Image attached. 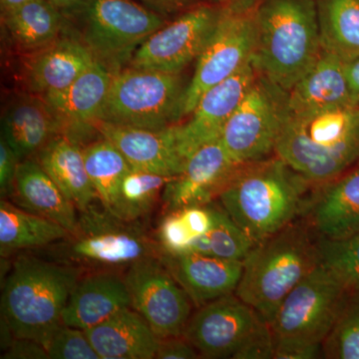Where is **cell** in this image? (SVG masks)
<instances>
[{"instance_id": "6da1fadb", "label": "cell", "mask_w": 359, "mask_h": 359, "mask_svg": "<svg viewBox=\"0 0 359 359\" xmlns=\"http://www.w3.org/2000/svg\"><path fill=\"white\" fill-rule=\"evenodd\" d=\"M311 186L276 156L243 165L218 198L226 214L257 245L306 212Z\"/></svg>"}, {"instance_id": "7a4b0ae2", "label": "cell", "mask_w": 359, "mask_h": 359, "mask_svg": "<svg viewBox=\"0 0 359 359\" xmlns=\"http://www.w3.org/2000/svg\"><path fill=\"white\" fill-rule=\"evenodd\" d=\"M275 153L314 186L337 178L359 161V105L290 112Z\"/></svg>"}, {"instance_id": "3957f363", "label": "cell", "mask_w": 359, "mask_h": 359, "mask_svg": "<svg viewBox=\"0 0 359 359\" xmlns=\"http://www.w3.org/2000/svg\"><path fill=\"white\" fill-rule=\"evenodd\" d=\"M255 13L252 65L259 75L290 91L320 53L316 0H259Z\"/></svg>"}, {"instance_id": "277c9868", "label": "cell", "mask_w": 359, "mask_h": 359, "mask_svg": "<svg viewBox=\"0 0 359 359\" xmlns=\"http://www.w3.org/2000/svg\"><path fill=\"white\" fill-rule=\"evenodd\" d=\"M311 226L290 224L257 244L244 259L235 294L271 323L290 292L320 264Z\"/></svg>"}, {"instance_id": "5b68a950", "label": "cell", "mask_w": 359, "mask_h": 359, "mask_svg": "<svg viewBox=\"0 0 359 359\" xmlns=\"http://www.w3.org/2000/svg\"><path fill=\"white\" fill-rule=\"evenodd\" d=\"M78 280L77 269L20 257L2 290V318L9 332L15 339L35 340L45 347L62 325L63 311Z\"/></svg>"}, {"instance_id": "8992f818", "label": "cell", "mask_w": 359, "mask_h": 359, "mask_svg": "<svg viewBox=\"0 0 359 359\" xmlns=\"http://www.w3.org/2000/svg\"><path fill=\"white\" fill-rule=\"evenodd\" d=\"M184 87L177 73L130 66L116 71L98 121L161 130L179 121Z\"/></svg>"}, {"instance_id": "52a82bcc", "label": "cell", "mask_w": 359, "mask_h": 359, "mask_svg": "<svg viewBox=\"0 0 359 359\" xmlns=\"http://www.w3.org/2000/svg\"><path fill=\"white\" fill-rule=\"evenodd\" d=\"M71 13L80 18V40L115 72L167 23L162 14L135 0H85Z\"/></svg>"}, {"instance_id": "ba28073f", "label": "cell", "mask_w": 359, "mask_h": 359, "mask_svg": "<svg viewBox=\"0 0 359 359\" xmlns=\"http://www.w3.org/2000/svg\"><path fill=\"white\" fill-rule=\"evenodd\" d=\"M289 115V91L257 73L219 141L238 165L266 159L275 152Z\"/></svg>"}, {"instance_id": "9c48e42d", "label": "cell", "mask_w": 359, "mask_h": 359, "mask_svg": "<svg viewBox=\"0 0 359 359\" xmlns=\"http://www.w3.org/2000/svg\"><path fill=\"white\" fill-rule=\"evenodd\" d=\"M349 295L339 276L320 262L285 297L269 323L275 341L323 344Z\"/></svg>"}, {"instance_id": "30bf717a", "label": "cell", "mask_w": 359, "mask_h": 359, "mask_svg": "<svg viewBox=\"0 0 359 359\" xmlns=\"http://www.w3.org/2000/svg\"><path fill=\"white\" fill-rule=\"evenodd\" d=\"M255 8L245 13L223 9L216 30L197 59L192 79L184 91L180 120L193 112L208 90L252 63L257 45Z\"/></svg>"}, {"instance_id": "8fae6325", "label": "cell", "mask_w": 359, "mask_h": 359, "mask_svg": "<svg viewBox=\"0 0 359 359\" xmlns=\"http://www.w3.org/2000/svg\"><path fill=\"white\" fill-rule=\"evenodd\" d=\"M222 13L223 8L212 4L190 7L153 33L135 52L130 66L180 74L204 51Z\"/></svg>"}, {"instance_id": "7c38bea8", "label": "cell", "mask_w": 359, "mask_h": 359, "mask_svg": "<svg viewBox=\"0 0 359 359\" xmlns=\"http://www.w3.org/2000/svg\"><path fill=\"white\" fill-rule=\"evenodd\" d=\"M131 308L160 339L182 337L191 313V299L163 262L154 256L130 264L125 276Z\"/></svg>"}, {"instance_id": "4fadbf2b", "label": "cell", "mask_w": 359, "mask_h": 359, "mask_svg": "<svg viewBox=\"0 0 359 359\" xmlns=\"http://www.w3.org/2000/svg\"><path fill=\"white\" fill-rule=\"evenodd\" d=\"M264 320L236 294L202 306L189 320L183 337L204 358H233Z\"/></svg>"}, {"instance_id": "5bb4252c", "label": "cell", "mask_w": 359, "mask_h": 359, "mask_svg": "<svg viewBox=\"0 0 359 359\" xmlns=\"http://www.w3.org/2000/svg\"><path fill=\"white\" fill-rule=\"evenodd\" d=\"M79 221L76 233L71 236L65 254L75 262L122 266L154 256V248L140 231L123 224L122 219L87 210Z\"/></svg>"}, {"instance_id": "9a60e30c", "label": "cell", "mask_w": 359, "mask_h": 359, "mask_svg": "<svg viewBox=\"0 0 359 359\" xmlns=\"http://www.w3.org/2000/svg\"><path fill=\"white\" fill-rule=\"evenodd\" d=\"M252 63L201 97L190 119L175 124L180 154L186 161L203 146L219 140L224 126L257 77Z\"/></svg>"}, {"instance_id": "2e32d148", "label": "cell", "mask_w": 359, "mask_h": 359, "mask_svg": "<svg viewBox=\"0 0 359 359\" xmlns=\"http://www.w3.org/2000/svg\"><path fill=\"white\" fill-rule=\"evenodd\" d=\"M242 166L231 159L221 141L212 142L187 160L183 171L165 187L163 200L170 212L210 204Z\"/></svg>"}, {"instance_id": "e0dca14e", "label": "cell", "mask_w": 359, "mask_h": 359, "mask_svg": "<svg viewBox=\"0 0 359 359\" xmlns=\"http://www.w3.org/2000/svg\"><path fill=\"white\" fill-rule=\"evenodd\" d=\"M114 73L96 60L69 87L53 95L42 97L57 119L61 134L77 142V136L88 129H95Z\"/></svg>"}, {"instance_id": "ac0fdd59", "label": "cell", "mask_w": 359, "mask_h": 359, "mask_svg": "<svg viewBox=\"0 0 359 359\" xmlns=\"http://www.w3.org/2000/svg\"><path fill=\"white\" fill-rule=\"evenodd\" d=\"M95 130L122 153L134 169L176 177L185 167L187 161L177 145L175 124L150 130L97 122Z\"/></svg>"}, {"instance_id": "d6986e66", "label": "cell", "mask_w": 359, "mask_h": 359, "mask_svg": "<svg viewBox=\"0 0 359 359\" xmlns=\"http://www.w3.org/2000/svg\"><path fill=\"white\" fill-rule=\"evenodd\" d=\"M306 212L318 238L344 241L359 233V167L316 186Z\"/></svg>"}, {"instance_id": "ffe728a7", "label": "cell", "mask_w": 359, "mask_h": 359, "mask_svg": "<svg viewBox=\"0 0 359 359\" xmlns=\"http://www.w3.org/2000/svg\"><path fill=\"white\" fill-rule=\"evenodd\" d=\"M163 263L196 306H202L233 294L242 278L244 263L205 255H168Z\"/></svg>"}, {"instance_id": "44dd1931", "label": "cell", "mask_w": 359, "mask_h": 359, "mask_svg": "<svg viewBox=\"0 0 359 359\" xmlns=\"http://www.w3.org/2000/svg\"><path fill=\"white\" fill-rule=\"evenodd\" d=\"M96 60L81 40L58 37L33 51L25 68L26 82L36 95H53L69 87Z\"/></svg>"}, {"instance_id": "7402d4cb", "label": "cell", "mask_w": 359, "mask_h": 359, "mask_svg": "<svg viewBox=\"0 0 359 359\" xmlns=\"http://www.w3.org/2000/svg\"><path fill=\"white\" fill-rule=\"evenodd\" d=\"M126 308H131V297L125 278L104 271L78 280L63 311L62 323L85 332Z\"/></svg>"}, {"instance_id": "603a6c76", "label": "cell", "mask_w": 359, "mask_h": 359, "mask_svg": "<svg viewBox=\"0 0 359 359\" xmlns=\"http://www.w3.org/2000/svg\"><path fill=\"white\" fill-rule=\"evenodd\" d=\"M353 104L355 103L347 83L346 61L323 48L316 62L289 91L290 113L313 112Z\"/></svg>"}, {"instance_id": "cb8c5ba5", "label": "cell", "mask_w": 359, "mask_h": 359, "mask_svg": "<svg viewBox=\"0 0 359 359\" xmlns=\"http://www.w3.org/2000/svg\"><path fill=\"white\" fill-rule=\"evenodd\" d=\"M18 207L77 233L76 207L44 171L39 161L25 159L18 165L13 190Z\"/></svg>"}, {"instance_id": "d4e9b609", "label": "cell", "mask_w": 359, "mask_h": 359, "mask_svg": "<svg viewBox=\"0 0 359 359\" xmlns=\"http://www.w3.org/2000/svg\"><path fill=\"white\" fill-rule=\"evenodd\" d=\"M85 332L101 359L156 358L160 344L145 318L131 308Z\"/></svg>"}, {"instance_id": "484cf974", "label": "cell", "mask_w": 359, "mask_h": 359, "mask_svg": "<svg viewBox=\"0 0 359 359\" xmlns=\"http://www.w3.org/2000/svg\"><path fill=\"white\" fill-rule=\"evenodd\" d=\"M1 130V138L20 162L39 153L54 136L61 134L57 119L39 95L13 101L2 116Z\"/></svg>"}, {"instance_id": "4316f807", "label": "cell", "mask_w": 359, "mask_h": 359, "mask_svg": "<svg viewBox=\"0 0 359 359\" xmlns=\"http://www.w3.org/2000/svg\"><path fill=\"white\" fill-rule=\"evenodd\" d=\"M39 164L63 194L81 212L97 198L90 182L83 148L65 135L54 136L39 152Z\"/></svg>"}, {"instance_id": "83f0119b", "label": "cell", "mask_w": 359, "mask_h": 359, "mask_svg": "<svg viewBox=\"0 0 359 359\" xmlns=\"http://www.w3.org/2000/svg\"><path fill=\"white\" fill-rule=\"evenodd\" d=\"M2 23L18 46L36 51L58 39L65 13L50 0H33L2 11Z\"/></svg>"}, {"instance_id": "f1b7e54d", "label": "cell", "mask_w": 359, "mask_h": 359, "mask_svg": "<svg viewBox=\"0 0 359 359\" xmlns=\"http://www.w3.org/2000/svg\"><path fill=\"white\" fill-rule=\"evenodd\" d=\"M60 224L1 200L0 202V250L1 256L16 250L45 247L69 237Z\"/></svg>"}, {"instance_id": "f546056e", "label": "cell", "mask_w": 359, "mask_h": 359, "mask_svg": "<svg viewBox=\"0 0 359 359\" xmlns=\"http://www.w3.org/2000/svg\"><path fill=\"white\" fill-rule=\"evenodd\" d=\"M321 48L349 61L359 56V0H316Z\"/></svg>"}, {"instance_id": "4dcf8cb0", "label": "cell", "mask_w": 359, "mask_h": 359, "mask_svg": "<svg viewBox=\"0 0 359 359\" xmlns=\"http://www.w3.org/2000/svg\"><path fill=\"white\" fill-rule=\"evenodd\" d=\"M90 182L105 212L119 219V190L123 177L131 169L122 153L109 140L101 138L83 148Z\"/></svg>"}, {"instance_id": "1f68e13d", "label": "cell", "mask_w": 359, "mask_h": 359, "mask_svg": "<svg viewBox=\"0 0 359 359\" xmlns=\"http://www.w3.org/2000/svg\"><path fill=\"white\" fill-rule=\"evenodd\" d=\"M172 178L131 168L120 185V219L131 222L150 212Z\"/></svg>"}, {"instance_id": "d6a6232c", "label": "cell", "mask_w": 359, "mask_h": 359, "mask_svg": "<svg viewBox=\"0 0 359 359\" xmlns=\"http://www.w3.org/2000/svg\"><path fill=\"white\" fill-rule=\"evenodd\" d=\"M323 358L359 359V294H351L323 342Z\"/></svg>"}, {"instance_id": "836d02e7", "label": "cell", "mask_w": 359, "mask_h": 359, "mask_svg": "<svg viewBox=\"0 0 359 359\" xmlns=\"http://www.w3.org/2000/svg\"><path fill=\"white\" fill-rule=\"evenodd\" d=\"M321 263L339 276L349 294H359V233L344 241L318 238Z\"/></svg>"}, {"instance_id": "e575fe53", "label": "cell", "mask_w": 359, "mask_h": 359, "mask_svg": "<svg viewBox=\"0 0 359 359\" xmlns=\"http://www.w3.org/2000/svg\"><path fill=\"white\" fill-rule=\"evenodd\" d=\"M211 256L244 262L250 250L256 245L223 208L215 207V224L209 231Z\"/></svg>"}, {"instance_id": "d590c367", "label": "cell", "mask_w": 359, "mask_h": 359, "mask_svg": "<svg viewBox=\"0 0 359 359\" xmlns=\"http://www.w3.org/2000/svg\"><path fill=\"white\" fill-rule=\"evenodd\" d=\"M45 348L52 359H101L84 330L63 323L52 334Z\"/></svg>"}, {"instance_id": "8d00e7d4", "label": "cell", "mask_w": 359, "mask_h": 359, "mask_svg": "<svg viewBox=\"0 0 359 359\" xmlns=\"http://www.w3.org/2000/svg\"><path fill=\"white\" fill-rule=\"evenodd\" d=\"M158 237L165 254L181 255L185 254L197 236L194 233L181 210H175L163 219Z\"/></svg>"}, {"instance_id": "74e56055", "label": "cell", "mask_w": 359, "mask_h": 359, "mask_svg": "<svg viewBox=\"0 0 359 359\" xmlns=\"http://www.w3.org/2000/svg\"><path fill=\"white\" fill-rule=\"evenodd\" d=\"M275 339L271 325L262 320L249 339L233 354V359H268L273 358Z\"/></svg>"}, {"instance_id": "f35d334b", "label": "cell", "mask_w": 359, "mask_h": 359, "mask_svg": "<svg viewBox=\"0 0 359 359\" xmlns=\"http://www.w3.org/2000/svg\"><path fill=\"white\" fill-rule=\"evenodd\" d=\"M20 161L4 139L0 141V191L7 195L13 190L14 179Z\"/></svg>"}, {"instance_id": "ab89813d", "label": "cell", "mask_w": 359, "mask_h": 359, "mask_svg": "<svg viewBox=\"0 0 359 359\" xmlns=\"http://www.w3.org/2000/svg\"><path fill=\"white\" fill-rule=\"evenodd\" d=\"M195 347L182 335L160 339L156 358L158 359H195L200 358Z\"/></svg>"}, {"instance_id": "60d3db41", "label": "cell", "mask_w": 359, "mask_h": 359, "mask_svg": "<svg viewBox=\"0 0 359 359\" xmlns=\"http://www.w3.org/2000/svg\"><path fill=\"white\" fill-rule=\"evenodd\" d=\"M323 355V344L275 341L276 359H313Z\"/></svg>"}, {"instance_id": "b9f144b4", "label": "cell", "mask_w": 359, "mask_h": 359, "mask_svg": "<svg viewBox=\"0 0 359 359\" xmlns=\"http://www.w3.org/2000/svg\"><path fill=\"white\" fill-rule=\"evenodd\" d=\"M2 358H49L46 348L35 340L15 339Z\"/></svg>"}, {"instance_id": "7bdbcfd3", "label": "cell", "mask_w": 359, "mask_h": 359, "mask_svg": "<svg viewBox=\"0 0 359 359\" xmlns=\"http://www.w3.org/2000/svg\"><path fill=\"white\" fill-rule=\"evenodd\" d=\"M346 75L351 99L359 105V56L346 61Z\"/></svg>"}, {"instance_id": "ee69618b", "label": "cell", "mask_w": 359, "mask_h": 359, "mask_svg": "<svg viewBox=\"0 0 359 359\" xmlns=\"http://www.w3.org/2000/svg\"><path fill=\"white\" fill-rule=\"evenodd\" d=\"M210 4L218 6L226 11H236V13H245L252 11L259 0H209Z\"/></svg>"}, {"instance_id": "f6af8a7d", "label": "cell", "mask_w": 359, "mask_h": 359, "mask_svg": "<svg viewBox=\"0 0 359 359\" xmlns=\"http://www.w3.org/2000/svg\"><path fill=\"white\" fill-rule=\"evenodd\" d=\"M145 4H148L151 8L161 13V11H174L177 9L190 7L193 0H140Z\"/></svg>"}, {"instance_id": "bcb514c9", "label": "cell", "mask_w": 359, "mask_h": 359, "mask_svg": "<svg viewBox=\"0 0 359 359\" xmlns=\"http://www.w3.org/2000/svg\"><path fill=\"white\" fill-rule=\"evenodd\" d=\"M50 1L65 13L75 11L83 4L85 0H50Z\"/></svg>"}, {"instance_id": "7dc6e473", "label": "cell", "mask_w": 359, "mask_h": 359, "mask_svg": "<svg viewBox=\"0 0 359 359\" xmlns=\"http://www.w3.org/2000/svg\"><path fill=\"white\" fill-rule=\"evenodd\" d=\"M33 0H0L1 4V11H9V9L16 8V7L23 6Z\"/></svg>"}]
</instances>
